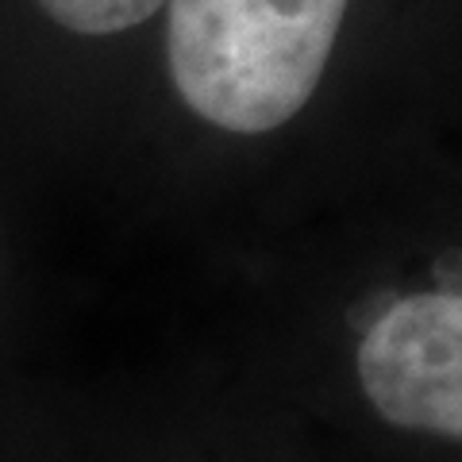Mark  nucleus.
<instances>
[{
  "label": "nucleus",
  "instance_id": "f257e3e1",
  "mask_svg": "<svg viewBox=\"0 0 462 462\" xmlns=\"http://www.w3.org/2000/svg\"><path fill=\"white\" fill-rule=\"evenodd\" d=\"M351 0H170L166 58L181 100L224 132L293 120L320 81Z\"/></svg>",
  "mask_w": 462,
  "mask_h": 462
},
{
  "label": "nucleus",
  "instance_id": "f03ea898",
  "mask_svg": "<svg viewBox=\"0 0 462 462\" xmlns=\"http://www.w3.org/2000/svg\"><path fill=\"white\" fill-rule=\"evenodd\" d=\"M355 363L389 424L462 439V293L401 297L366 328Z\"/></svg>",
  "mask_w": 462,
  "mask_h": 462
},
{
  "label": "nucleus",
  "instance_id": "7ed1b4c3",
  "mask_svg": "<svg viewBox=\"0 0 462 462\" xmlns=\"http://www.w3.org/2000/svg\"><path fill=\"white\" fill-rule=\"evenodd\" d=\"M42 12L78 35H116L151 20L166 0H39Z\"/></svg>",
  "mask_w": 462,
  "mask_h": 462
}]
</instances>
